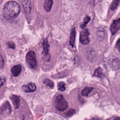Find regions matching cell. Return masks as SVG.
Returning a JSON list of instances; mask_svg holds the SVG:
<instances>
[{"instance_id":"6da1fadb","label":"cell","mask_w":120,"mask_h":120,"mask_svg":"<svg viewBox=\"0 0 120 120\" xmlns=\"http://www.w3.org/2000/svg\"><path fill=\"white\" fill-rule=\"evenodd\" d=\"M21 8L17 2L10 0L5 4L3 8V15L7 19H10L17 17L20 13Z\"/></svg>"},{"instance_id":"7a4b0ae2","label":"cell","mask_w":120,"mask_h":120,"mask_svg":"<svg viewBox=\"0 0 120 120\" xmlns=\"http://www.w3.org/2000/svg\"><path fill=\"white\" fill-rule=\"evenodd\" d=\"M55 106L57 110L60 112L64 111L67 109L68 107V104L62 95H60L56 97L55 100Z\"/></svg>"},{"instance_id":"3957f363","label":"cell","mask_w":120,"mask_h":120,"mask_svg":"<svg viewBox=\"0 0 120 120\" xmlns=\"http://www.w3.org/2000/svg\"><path fill=\"white\" fill-rule=\"evenodd\" d=\"M26 61L29 66L31 68H35L37 67V60L34 52L30 51L26 55Z\"/></svg>"},{"instance_id":"277c9868","label":"cell","mask_w":120,"mask_h":120,"mask_svg":"<svg viewBox=\"0 0 120 120\" xmlns=\"http://www.w3.org/2000/svg\"><path fill=\"white\" fill-rule=\"evenodd\" d=\"M80 41L83 45H87L90 42V33L88 29H84L80 35Z\"/></svg>"},{"instance_id":"5b68a950","label":"cell","mask_w":120,"mask_h":120,"mask_svg":"<svg viewBox=\"0 0 120 120\" xmlns=\"http://www.w3.org/2000/svg\"><path fill=\"white\" fill-rule=\"evenodd\" d=\"M12 112L11 105L8 101L4 102L0 107V114L6 116Z\"/></svg>"},{"instance_id":"8992f818","label":"cell","mask_w":120,"mask_h":120,"mask_svg":"<svg viewBox=\"0 0 120 120\" xmlns=\"http://www.w3.org/2000/svg\"><path fill=\"white\" fill-rule=\"evenodd\" d=\"M120 29V18H118L112 22L110 26V30L112 35L116 34Z\"/></svg>"},{"instance_id":"52a82bcc","label":"cell","mask_w":120,"mask_h":120,"mask_svg":"<svg viewBox=\"0 0 120 120\" xmlns=\"http://www.w3.org/2000/svg\"><path fill=\"white\" fill-rule=\"evenodd\" d=\"M22 90L27 93L34 91L36 89V85L32 82H30L27 85H24L22 87Z\"/></svg>"},{"instance_id":"ba28073f","label":"cell","mask_w":120,"mask_h":120,"mask_svg":"<svg viewBox=\"0 0 120 120\" xmlns=\"http://www.w3.org/2000/svg\"><path fill=\"white\" fill-rule=\"evenodd\" d=\"M22 66L21 65H16L11 68V71L13 75L15 77H17L20 74L22 71Z\"/></svg>"},{"instance_id":"9c48e42d","label":"cell","mask_w":120,"mask_h":120,"mask_svg":"<svg viewBox=\"0 0 120 120\" xmlns=\"http://www.w3.org/2000/svg\"><path fill=\"white\" fill-rule=\"evenodd\" d=\"M10 99L12 101L13 105L15 109H18L19 107L20 99L19 96L15 95H12L10 97Z\"/></svg>"},{"instance_id":"30bf717a","label":"cell","mask_w":120,"mask_h":120,"mask_svg":"<svg viewBox=\"0 0 120 120\" xmlns=\"http://www.w3.org/2000/svg\"><path fill=\"white\" fill-rule=\"evenodd\" d=\"M23 8L26 12L29 13L31 10V3L30 0H24L22 2Z\"/></svg>"},{"instance_id":"8fae6325","label":"cell","mask_w":120,"mask_h":120,"mask_svg":"<svg viewBox=\"0 0 120 120\" xmlns=\"http://www.w3.org/2000/svg\"><path fill=\"white\" fill-rule=\"evenodd\" d=\"M53 4V0H45L44 7L45 10L46 12H49L52 7Z\"/></svg>"},{"instance_id":"7c38bea8","label":"cell","mask_w":120,"mask_h":120,"mask_svg":"<svg viewBox=\"0 0 120 120\" xmlns=\"http://www.w3.org/2000/svg\"><path fill=\"white\" fill-rule=\"evenodd\" d=\"M112 68L114 70H118L120 68V60L118 58L113 59L111 63Z\"/></svg>"},{"instance_id":"4fadbf2b","label":"cell","mask_w":120,"mask_h":120,"mask_svg":"<svg viewBox=\"0 0 120 120\" xmlns=\"http://www.w3.org/2000/svg\"><path fill=\"white\" fill-rule=\"evenodd\" d=\"M75 38V28H73L72 29L71 31L70 39H69V44L72 46H73L74 45Z\"/></svg>"},{"instance_id":"5bb4252c","label":"cell","mask_w":120,"mask_h":120,"mask_svg":"<svg viewBox=\"0 0 120 120\" xmlns=\"http://www.w3.org/2000/svg\"><path fill=\"white\" fill-rule=\"evenodd\" d=\"M42 45H43L44 53L45 55H48L49 50V44L48 43L47 40L46 39H44L43 40Z\"/></svg>"},{"instance_id":"9a60e30c","label":"cell","mask_w":120,"mask_h":120,"mask_svg":"<svg viewBox=\"0 0 120 120\" xmlns=\"http://www.w3.org/2000/svg\"><path fill=\"white\" fill-rule=\"evenodd\" d=\"M93 89V88L90 87H86L84 88L82 91V95L83 96H87L90 92L92 91Z\"/></svg>"},{"instance_id":"2e32d148","label":"cell","mask_w":120,"mask_h":120,"mask_svg":"<svg viewBox=\"0 0 120 120\" xmlns=\"http://www.w3.org/2000/svg\"><path fill=\"white\" fill-rule=\"evenodd\" d=\"M90 16H86L84 18L83 22L80 25V27L82 29L84 28L85 27V26L87 25V24L90 21Z\"/></svg>"},{"instance_id":"e0dca14e","label":"cell","mask_w":120,"mask_h":120,"mask_svg":"<svg viewBox=\"0 0 120 120\" xmlns=\"http://www.w3.org/2000/svg\"><path fill=\"white\" fill-rule=\"evenodd\" d=\"M43 83L47 86L50 88H52L54 86L53 82L49 79H45L43 81Z\"/></svg>"},{"instance_id":"ac0fdd59","label":"cell","mask_w":120,"mask_h":120,"mask_svg":"<svg viewBox=\"0 0 120 120\" xmlns=\"http://www.w3.org/2000/svg\"><path fill=\"white\" fill-rule=\"evenodd\" d=\"M119 1H120V0H114L113 1L110 7L111 9L112 10H114L117 7V6L119 5Z\"/></svg>"},{"instance_id":"d6986e66","label":"cell","mask_w":120,"mask_h":120,"mask_svg":"<svg viewBox=\"0 0 120 120\" xmlns=\"http://www.w3.org/2000/svg\"><path fill=\"white\" fill-rule=\"evenodd\" d=\"M58 89L59 90H60L61 91H64L66 89L65 86V83L62 82H58Z\"/></svg>"},{"instance_id":"ffe728a7","label":"cell","mask_w":120,"mask_h":120,"mask_svg":"<svg viewBox=\"0 0 120 120\" xmlns=\"http://www.w3.org/2000/svg\"><path fill=\"white\" fill-rule=\"evenodd\" d=\"M94 74L96 76H100L102 74V70L101 68H98L95 71V73H94Z\"/></svg>"},{"instance_id":"44dd1931","label":"cell","mask_w":120,"mask_h":120,"mask_svg":"<svg viewBox=\"0 0 120 120\" xmlns=\"http://www.w3.org/2000/svg\"><path fill=\"white\" fill-rule=\"evenodd\" d=\"M6 81V78L4 76H1L0 77V88L4 84Z\"/></svg>"},{"instance_id":"7402d4cb","label":"cell","mask_w":120,"mask_h":120,"mask_svg":"<svg viewBox=\"0 0 120 120\" xmlns=\"http://www.w3.org/2000/svg\"><path fill=\"white\" fill-rule=\"evenodd\" d=\"M8 47L9 48H12L13 49H15V45L13 42H8Z\"/></svg>"},{"instance_id":"603a6c76","label":"cell","mask_w":120,"mask_h":120,"mask_svg":"<svg viewBox=\"0 0 120 120\" xmlns=\"http://www.w3.org/2000/svg\"><path fill=\"white\" fill-rule=\"evenodd\" d=\"M116 47L117 49L120 51V38L117 40L116 44Z\"/></svg>"},{"instance_id":"cb8c5ba5","label":"cell","mask_w":120,"mask_h":120,"mask_svg":"<svg viewBox=\"0 0 120 120\" xmlns=\"http://www.w3.org/2000/svg\"><path fill=\"white\" fill-rule=\"evenodd\" d=\"M74 113V110H69V111H68L66 115L68 116H70L71 115H72Z\"/></svg>"},{"instance_id":"d4e9b609","label":"cell","mask_w":120,"mask_h":120,"mask_svg":"<svg viewBox=\"0 0 120 120\" xmlns=\"http://www.w3.org/2000/svg\"><path fill=\"white\" fill-rule=\"evenodd\" d=\"M113 120H120V118L119 117H116Z\"/></svg>"},{"instance_id":"484cf974","label":"cell","mask_w":120,"mask_h":120,"mask_svg":"<svg viewBox=\"0 0 120 120\" xmlns=\"http://www.w3.org/2000/svg\"></svg>"}]
</instances>
